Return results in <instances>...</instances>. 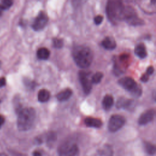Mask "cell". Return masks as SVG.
<instances>
[{
  "label": "cell",
  "instance_id": "cell-24",
  "mask_svg": "<svg viewBox=\"0 0 156 156\" xmlns=\"http://www.w3.org/2000/svg\"><path fill=\"white\" fill-rule=\"evenodd\" d=\"M57 138V135L54 132H50L48 133L47 136V143L49 144H52Z\"/></svg>",
  "mask_w": 156,
  "mask_h": 156
},
{
  "label": "cell",
  "instance_id": "cell-33",
  "mask_svg": "<svg viewBox=\"0 0 156 156\" xmlns=\"http://www.w3.org/2000/svg\"><path fill=\"white\" fill-rule=\"evenodd\" d=\"M1 62L0 61V67H1Z\"/></svg>",
  "mask_w": 156,
  "mask_h": 156
},
{
  "label": "cell",
  "instance_id": "cell-17",
  "mask_svg": "<svg viewBox=\"0 0 156 156\" xmlns=\"http://www.w3.org/2000/svg\"><path fill=\"white\" fill-rule=\"evenodd\" d=\"M50 93L46 89H41L38 93V100L41 102H46L50 99Z\"/></svg>",
  "mask_w": 156,
  "mask_h": 156
},
{
  "label": "cell",
  "instance_id": "cell-29",
  "mask_svg": "<svg viewBox=\"0 0 156 156\" xmlns=\"http://www.w3.org/2000/svg\"><path fill=\"white\" fill-rule=\"evenodd\" d=\"M6 85V79L4 77H0V88L3 87Z\"/></svg>",
  "mask_w": 156,
  "mask_h": 156
},
{
  "label": "cell",
  "instance_id": "cell-31",
  "mask_svg": "<svg viewBox=\"0 0 156 156\" xmlns=\"http://www.w3.org/2000/svg\"><path fill=\"white\" fill-rule=\"evenodd\" d=\"M33 156H41V154L38 151H35L33 152Z\"/></svg>",
  "mask_w": 156,
  "mask_h": 156
},
{
  "label": "cell",
  "instance_id": "cell-10",
  "mask_svg": "<svg viewBox=\"0 0 156 156\" xmlns=\"http://www.w3.org/2000/svg\"><path fill=\"white\" fill-rule=\"evenodd\" d=\"M89 74L88 72L84 71H80L79 73V77L82 89L86 94L90 93L92 88V83L89 79Z\"/></svg>",
  "mask_w": 156,
  "mask_h": 156
},
{
  "label": "cell",
  "instance_id": "cell-8",
  "mask_svg": "<svg viewBox=\"0 0 156 156\" xmlns=\"http://www.w3.org/2000/svg\"><path fill=\"white\" fill-rule=\"evenodd\" d=\"M126 119L122 115H113L108 121V130L111 132H115L119 130L124 125Z\"/></svg>",
  "mask_w": 156,
  "mask_h": 156
},
{
  "label": "cell",
  "instance_id": "cell-30",
  "mask_svg": "<svg viewBox=\"0 0 156 156\" xmlns=\"http://www.w3.org/2000/svg\"><path fill=\"white\" fill-rule=\"evenodd\" d=\"M4 121H5L4 117L2 115H0V127L4 123Z\"/></svg>",
  "mask_w": 156,
  "mask_h": 156
},
{
  "label": "cell",
  "instance_id": "cell-14",
  "mask_svg": "<svg viewBox=\"0 0 156 156\" xmlns=\"http://www.w3.org/2000/svg\"><path fill=\"white\" fill-rule=\"evenodd\" d=\"M102 46L106 49L112 50L116 46V43L115 39L111 37H106L101 43Z\"/></svg>",
  "mask_w": 156,
  "mask_h": 156
},
{
  "label": "cell",
  "instance_id": "cell-15",
  "mask_svg": "<svg viewBox=\"0 0 156 156\" xmlns=\"http://www.w3.org/2000/svg\"><path fill=\"white\" fill-rule=\"evenodd\" d=\"M73 94V91L71 89L68 88L61 91H60L56 96L57 99L59 101H65L70 98Z\"/></svg>",
  "mask_w": 156,
  "mask_h": 156
},
{
  "label": "cell",
  "instance_id": "cell-1",
  "mask_svg": "<svg viewBox=\"0 0 156 156\" xmlns=\"http://www.w3.org/2000/svg\"><path fill=\"white\" fill-rule=\"evenodd\" d=\"M73 57L76 65L81 68H88L93 61V52L87 46L79 45L74 48Z\"/></svg>",
  "mask_w": 156,
  "mask_h": 156
},
{
  "label": "cell",
  "instance_id": "cell-32",
  "mask_svg": "<svg viewBox=\"0 0 156 156\" xmlns=\"http://www.w3.org/2000/svg\"><path fill=\"white\" fill-rule=\"evenodd\" d=\"M2 9H1V6H0V16H1V15H2Z\"/></svg>",
  "mask_w": 156,
  "mask_h": 156
},
{
  "label": "cell",
  "instance_id": "cell-16",
  "mask_svg": "<svg viewBox=\"0 0 156 156\" xmlns=\"http://www.w3.org/2000/svg\"><path fill=\"white\" fill-rule=\"evenodd\" d=\"M135 54L140 58H144L147 56V51L144 44L140 43L136 45L134 49Z\"/></svg>",
  "mask_w": 156,
  "mask_h": 156
},
{
  "label": "cell",
  "instance_id": "cell-7",
  "mask_svg": "<svg viewBox=\"0 0 156 156\" xmlns=\"http://www.w3.org/2000/svg\"><path fill=\"white\" fill-rule=\"evenodd\" d=\"M130 61V56L127 54H121L115 62L114 71L118 75L122 73L128 66Z\"/></svg>",
  "mask_w": 156,
  "mask_h": 156
},
{
  "label": "cell",
  "instance_id": "cell-21",
  "mask_svg": "<svg viewBox=\"0 0 156 156\" xmlns=\"http://www.w3.org/2000/svg\"><path fill=\"white\" fill-rule=\"evenodd\" d=\"M103 77V74L101 72H97L96 73L91 77V82L92 83H98L101 82Z\"/></svg>",
  "mask_w": 156,
  "mask_h": 156
},
{
  "label": "cell",
  "instance_id": "cell-34",
  "mask_svg": "<svg viewBox=\"0 0 156 156\" xmlns=\"http://www.w3.org/2000/svg\"></svg>",
  "mask_w": 156,
  "mask_h": 156
},
{
  "label": "cell",
  "instance_id": "cell-28",
  "mask_svg": "<svg viewBox=\"0 0 156 156\" xmlns=\"http://www.w3.org/2000/svg\"><path fill=\"white\" fill-rule=\"evenodd\" d=\"M149 75H147L146 73L142 75V76L141 77V80L143 82H147V80H149Z\"/></svg>",
  "mask_w": 156,
  "mask_h": 156
},
{
  "label": "cell",
  "instance_id": "cell-20",
  "mask_svg": "<svg viewBox=\"0 0 156 156\" xmlns=\"http://www.w3.org/2000/svg\"><path fill=\"white\" fill-rule=\"evenodd\" d=\"M144 149L146 151V152L150 155H154L155 153V151H156V148H155V146L149 143V142H147V141H145L144 143Z\"/></svg>",
  "mask_w": 156,
  "mask_h": 156
},
{
  "label": "cell",
  "instance_id": "cell-2",
  "mask_svg": "<svg viewBox=\"0 0 156 156\" xmlns=\"http://www.w3.org/2000/svg\"><path fill=\"white\" fill-rule=\"evenodd\" d=\"M17 127L20 131H27L32 128L35 119V111L32 107L21 108L18 113Z\"/></svg>",
  "mask_w": 156,
  "mask_h": 156
},
{
  "label": "cell",
  "instance_id": "cell-23",
  "mask_svg": "<svg viewBox=\"0 0 156 156\" xmlns=\"http://www.w3.org/2000/svg\"><path fill=\"white\" fill-rule=\"evenodd\" d=\"M13 4V1L11 0H3L0 4V6L2 10H7L9 9Z\"/></svg>",
  "mask_w": 156,
  "mask_h": 156
},
{
  "label": "cell",
  "instance_id": "cell-18",
  "mask_svg": "<svg viewBox=\"0 0 156 156\" xmlns=\"http://www.w3.org/2000/svg\"><path fill=\"white\" fill-rule=\"evenodd\" d=\"M114 102L113 98L110 94H107L104 96L102 100V107L105 110H109L113 105Z\"/></svg>",
  "mask_w": 156,
  "mask_h": 156
},
{
  "label": "cell",
  "instance_id": "cell-9",
  "mask_svg": "<svg viewBox=\"0 0 156 156\" xmlns=\"http://www.w3.org/2000/svg\"><path fill=\"white\" fill-rule=\"evenodd\" d=\"M48 22V17L47 15L43 11H40L37 16L34 19L32 27L35 31L42 30L47 24Z\"/></svg>",
  "mask_w": 156,
  "mask_h": 156
},
{
  "label": "cell",
  "instance_id": "cell-12",
  "mask_svg": "<svg viewBox=\"0 0 156 156\" xmlns=\"http://www.w3.org/2000/svg\"><path fill=\"white\" fill-rule=\"evenodd\" d=\"M84 122L89 127L99 128L102 125V122L100 119L93 117H87L84 120Z\"/></svg>",
  "mask_w": 156,
  "mask_h": 156
},
{
  "label": "cell",
  "instance_id": "cell-19",
  "mask_svg": "<svg viewBox=\"0 0 156 156\" xmlns=\"http://www.w3.org/2000/svg\"><path fill=\"white\" fill-rule=\"evenodd\" d=\"M50 55L49 51L46 48H40L37 50V56L40 60H46Z\"/></svg>",
  "mask_w": 156,
  "mask_h": 156
},
{
  "label": "cell",
  "instance_id": "cell-3",
  "mask_svg": "<svg viewBox=\"0 0 156 156\" xmlns=\"http://www.w3.org/2000/svg\"><path fill=\"white\" fill-rule=\"evenodd\" d=\"M124 5L121 1H108L106 5L107 16L112 23L116 24L122 20Z\"/></svg>",
  "mask_w": 156,
  "mask_h": 156
},
{
  "label": "cell",
  "instance_id": "cell-22",
  "mask_svg": "<svg viewBox=\"0 0 156 156\" xmlns=\"http://www.w3.org/2000/svg\"><path fill=\"white\" fill-rule=\"evenodd\" d=\"M52 45L54 48L60 49L63 46V41L61 38H54L52 39Z\"/></svg>",
  "mask_w": 156,
  "mask_h": 156
},
{
  "label": "cell",
  "instance_id": "cell-6",
  "mask_svg": "<svg viewBox=\"0 0 156 156\" xmlns=\"http://www.w3.org/2000/svg\"><path fill=\"white\" fill-rule=\"evenodd\" d=\"M79 152V147L76 144L66 141L61 144L58 147L59 156H76Z\"/></svg>",
  "mask_w": 156,
  "mask_h": 156
},
{
  "label": "cell",
  "instance_id": "cell-26",
  "mask_svg": "<svg viewBox=\"0 0 156 156\" xmlns=\"http://www.w3.org/2000/svg\"><path fill=\"white\" fill-rule=\"evenodd\" d=\"M102 21H103V16L100 15H97L94 18V22L97 25L100 24L102 22Z\"/></svg>",
  "mask_w": 156,
  "mask_h": 156
},
{
  "label": "cell",
  "instance_id": "cell-25",
  "mask_svg": "<svg viewBox=\"0 0 156 156\" xmlns=\"http://www.w3.org/2000/svg\"><path fill=\"white\" fill-rule=\"evenodd\" d=\"M24 83L25 84L26 87L29 88H34L35 86V83L34 82L30 81L28 79H26L25 80H24Z\"/></svg>",
  "mask_w": 156,
  "mask_h": 156
},
{
  "label": "cell",
  "instance_id": "cell-13",
  "mask_svg": "<svg viewBox=\"0 0 156 156\" xmlns=\"http://www.w3.org/2000/svg\"><path fill=\"white\" fill-rule=\"evenodd\" d=\"M133 101L132 99H126L124 98H119L116 103V107L118 108L129 109L132 106Z\"/></svg>",
  "mask_w": 156,
  "mask_h": 156
},
{
  "label": "cell",
  "instance_id": "cell-5",
  "mask_svg": "<svg viewBox=\"0 0 156 156\" xmlns=\"http://www.w3.org/2000/svg\"><path fill=\"white\" fill-rule=\"evenodd\" d=\"M122 20L126 21L128 24L132 26L143 25L144 24L143 20L138 16L135 9L130 6L124 7Z\"/></svg>",
  "mask_w": 156,
  "mask_h": 156
},
{
  "label": "cell",
  "instance_id": "cell-4",
  "mask_svg": "<svg viewBox=\"0 0 156 156\" xmlns=\"http://www.w3.org/2000/svg\"><path fill=\"white\" fill-rule=\"evenodd\" d=\"M118 83L133 96L139 97L142 94V88L135 80L130 77H124L118 80Z\"/></svg>",
  "mask_w": 156,
  "mask_h": 156
},
{
  "label": "cell",
  "instance_id": "cell-27",
  "mask_svg": "<svg viewBox=\"0 0 156 156\" xmlns=\"http://www.w3.org/2000/svg\"><path fill=\"white\" fill-rule=\"evenodd\" d=\"M154 71V67H153L152 66H149V67L147 68V71H146V73L147 75L150 76V75H151V74H153Z\"/></svg>",
  "mask_w": 156,
  "mask_h": 156
},
{
  "label": "cell",
  "instance_id": "cell-11",
  "mask_svg": "<svg viewBox=\"0 0 156 156\" xmlns=\"http://www.w3.org/2000/svg\"><path fill=\"white\" fill-rule=\"evenodd\" d=\"M155 115V110L154 109H149L142 113L139 119L138 124L140 125H146L149 122H151Z\"/></svg>",
  "mask_w": 156,
  "mask_h": 156
}]
</instances>
